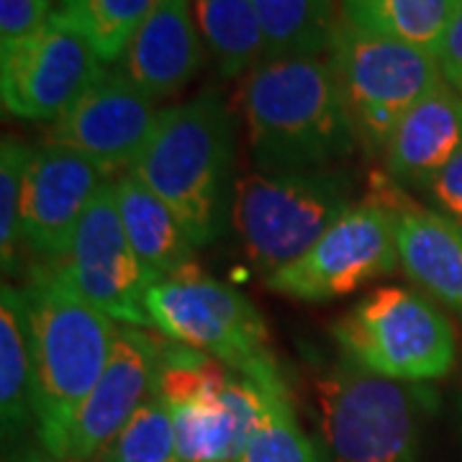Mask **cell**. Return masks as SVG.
Wrapping results in <instances>:
<instances>
[{
    "mask_svg": "<svg viewBox=\"0 0 462 462\" xmlns=\"http://www.w3.org/2000/svg\"><path fill=\"white\" fill-rule=\"evenodd\" d=\"M327 60L339 80L360 147L373 157L385 154L413 106L445 83L434 54L363 32L345 18Z\"/></svg>",
    "mask_w": 462,
    "mask_h": 462,
    "instance_id": "obj_8",
    "label": "cell"
},
{
    "mask_svg": "<svg viewBox=\"0 0 462 462\" xmlns=\"http://www.w3.org/2000/svg\"><path fill=\"white\" fill-rule=\"evenodd\" d=\"M111 175L75 149L44 142L33 147L23 185V245L44 263L65 260L85 211Z\"/></svg>",
    "mask_w": 462,
    "mask_h": 462,
    "instance_id": "obj_14",
    "label": "cell"
},
{
    "mask_svg": "<svg viewBox=\"0 0 462 462\" xmlns=\"http://www.w3.org/2000/svg\"><path fill=\"white\" fill-rule=\"evenodd\" d=\"M33 147L18 136H3L0 147V260L3 273H14L18 247L23 242L21 214H23V185L32 162Z\"/></svg>",
    "mask_w": 462,
    "mask_h": 462,
    "instance_id": "obj_27",
    "label": "cell"
},
{
    "mask_svg": "<svg viewBox=\"0 0 462 462\" xmlns=\"http://www.w3.org/2000/svg\"><path fill=\"white\" fill-rule=\"evenodd\" d=\"M165 339L142 327H118L111 360L67 431L65 460L100 457L139 406L157 393ZM62 460V462H65Z\"/></svg>",
    "mask_w": 462,
    "mask_h": 462,
    "instance_id": "obj_15",
    "label": "cell"
},
{
    "mask_svg": "<svg viewBox=\"0 0 462 462\" xmlns=\"http://www.w3.org/2000/svg\"><path fill=\"white\" fill-rule=\"evenodd\" d=\"M67 278L103 314L124 327L149 329L147 296L154 278L136 257L116 200V180L103 185L75 231L72 247L60 260Z\"/></svg>",
    "mask_w": 462,
    "mask_h": 462,
    "instance_id": "obj_12",
    "label": "cell"
},
{
    "mask_svg": "<svg viewBox=\"0 0 462 462\" xmlns=\"http://www.w3.org/2000/svg\"><path fill=\"white\" fill-rule=\"evenodd\" d=\"M424 196L430 199L434 211L462 224V149L452 157V162L430 182Z\"/></svg>",
    "mask_w": 462,
    "mask_h": 462,
    "instance_id": "obj_29",
    "label": "cell"
},
{
    "mask_svg": "<svg viewBox=\"0 0 462 462\" xmlns=\"http://www.w3.org/2000/svg\"><path fill=\"white\" fill-rule=\"evenodd\" d=\"M462 149V96L442 83L413 106L385 149V172L401 190H427Z\"/></svg>",
    "mask_w": 462,
    "mask_h": 462,
    "instance_id": "obj_18",
    "label": "cell"
},
{
    "mask_svg": "<svg viewBox=\"0 0 462 462\" xmlns=\"http://www.w3.org/2000/svg\"><path fill=\"white\" fill-rule=\"evenodd\" d=\"M398 263L393 206L373 188L300 260L264 278L278 296L327 303L393 275Z\"/></svg>",
    "mask_w": 462,
    "mask_h": 462,
    "instance_id": "obj_9",
    "label": "cell"
},
{
    "mask_svg": "<svg viewBox=\"0 0 462 462\" xmlns=\"http://www.w3.org/2000/svg\"><path fill=\"white\" fill-rule=\"evenodd\" d=\"M100 462H180L175 445V421L160 393L144 401L139 411L100 452Z\"/></svg>",
    "mask_w": 462,
    "mask_h": 462,
    "instance_id": "obj_25",
    "label": "cell"
},
{
    "mask_svg": "<svg viewBox=\"0 0 462 462\" xmlns=\"http://www.w3.org/2000/svg\"><path fill=\"white\" fill-rule=\"evenodd\" d=\"M62 3V8H69V5H78L80 0H60Z\"/></svg>",
    "mask_w": 462,
    "mask_h": 462,
    "instance_id": "obj_32",
    "label": "cell"
},
{
    "mask_svg": "<svg viewBox=\"0 0 462 462\" xmlns=\"http://www.w3.org/2000/svg\"><path fill=\"white\" fill-rule=\"evenodd\" d=\"M314 396L329 462H421L437 409L424 383L380 378L339 357L316 375Z\"/></svg>",
    "mask_w": 462,
    "mask_h": 462,
    "instance_id": "obj_4",
    "label": "cell"
},
{
    "mask_svg": "<svg viewBox=\"0 0 462 462\" xmlns=\"http://www.w3.org/2000/svg\"><path fill=\"white\" fill-rule=\"evenodd\" d=\"M0 424L3 445H21L36 430L33 413V339L23 288L3 282L0 293Z\"/></svg>",
    "mask_w": 462,
    "mask_h": 462,
    "instance_id": "obj_20",
    "label": "cell"
},
{
    "mask_svg": "<svg viewBox=\"0 0 462 462\" xmlns=\"http://www.w3.org/2000/svg\"><path fill=\"white\" fill-rule=\"evenodd\" d=\"M54 14L51 0H0V50L42 32Z\"/></svg>",
    "mask_w": 462,
    "mask_h": 462,
    "instance_id": "obj_28",
    "label": "cell"
},
{
    "mask_svg": "<svg viewBox=\"0 0 462 462\" xmlns=\"http://www.w3.org/2000/svg\"><path fill=\"white\" fill-rule=\"evenodd\" d=\"M396 214L398 263L409 281L462 319V224L419 206L396 182L380 188Z\"/></svg>",
    "mask_w": 462,
    "mask_h": 462,
    "instance_id": "obj_16",
    "label": "cell"
},
{
    "mask_svg": "<svg viewBox=\"0 0 462 462\" xmlns=\"http://www.w3.org/2000/svg\"><path fill=\"white\" fill-rule=\"evenodd\" d=\"M65 462H75V460H65Z\"/></svg>",
    "mask_w": 462,
    "mask_h": 462,
    "instance_id": "obj_34",
    "label": "cell"
},
{
    "mask_svg": "<svg viewBox=\"0 0 462 462\" xmlns=\"http://www.w3.org/2000/svg\"><path fill=\"white\" fill-rule=\"evenodd\" d=\"M234 118L221 90L206 88L196 98L162 108L147 147L132 172L178 216L193 247H208L231 224Z\"/></svg>",
    "mask_w": 462,
    "mask_h": 462,
    "instance_id": "obj_3",
    "label": "cell"
},
{
    "mask_svg": "<svg viewBox=\"0 0 462 462\" xmlns=\"http://www.w3.org/2000/svg\"><path fill=\"white\" fill-rule=\"evenodd\" d=\"M157 393L172 411L178 460L239 462L263 406L247 373L165 339Z\"/></svg>",
    "mask_w": 462,
    "mask_h": 462,
    "instance_id": "obj_7",
    "label": "cell"
},
{
    "mask_svg": "<svg viewBox=\"0 0 462 462\" xmlns=\"http://www.w3.org/2000/svg\"><path fill=\"white\" fill-rule=\"evenodd\" d=\"M23 296L33 339L36 437L62 462L67 431L111 360L118 327L80 296L60 263L33 267Z\"/></svg>",
    "mask_w": 462,
    "mask_h": 462,
    "instance_id": "obj_2",
    "label": "cell"
},
{
    "mask_svg": "<svg viewBox=\"0 0 462 462\" xmlns=\"http://www.w3.org/2000/svg\"><path fill=\"white\" fill-rule=\"evenodd\" d=\"M157 100L142 93L124 69H106L93 88L50 129L51 144L75 149L106 170H132L157 126Z\"/></svg>",
    "mask_w": 462,
    "mask_h": 462,
    "instance_id": "obj_13",
    "label": "cell"
},
{
    "mask_svg": "<svg viewBox=\"0 0 462 462\" xmlns=\"http://www.w3.org/2000/svg\"><path fill=\"white\" fill-rule=\"evenodd\" d=\"M254 172L329 170L360 147L327 57H282L254 67L242 88Z\"/></svg>",
    "mask_w": 462,
    "mask_h": 462,
    "instance_id": "obj_1",
    "label": "cell"
},
{
    "mask_svg": "<svg viewBox=\"0 0 462 462\" xmlns=\"http://www.w3.org/2000/svg\"><path fill=\"white\" fill-rule=\"evenodd\" d=\"M264 33V60L327 57L342 26L339 0H252Z\"/></svg>",
    "mask_w": 462,
    "mask_h": 462,
    "instance_id": "obj_22",
    "label": "cell"
},
{
    "mask_svg": "<svg viewBox=\"0 0 462 462\" xmlns=\"http://www.w3.org/2000/svg\"><path fill=\"white\" fill-rule=\"evenodd\" d=\"M342 357L373 375L401 383L445 378L455 367L457 339L430 296L383 285L331 324Z\"/></svg>",
    "mask_w": 462,
    "mask_h": 462,
    "instance_id": "obj_6",
    "label": "cell"
},
{
    "mask_svg": "<svg viewBox=\"0 0 462 462\" xmlns=\"http://www.w3.org/2000/svg\"><path fill=\"white\" fill-rule=\"evenodd\" d=\"M342 170L249 172L236 182L231 226L263 278L300 260L352 208Z\"/></svg>",
    "mask_w": 462,
    "mask_h": 462,
    "instance_id": "obj_5",
    "label": "cell"
},
{
    "mask_svg": "<svg viewBox=\"0 0 462 462\" xmlns=\"http://www.w3.org/2000/svg\"><path fill=\"white\" fill-rule=\"evenodd\" d=\"M437 62L442 67L445 83L462 96V8H457V14L447 29L442 47L437 51Z\"/></svg>",
    "mask_w": 462,
    "mask_h": 462,
    "instance_id": "obj_30",
    "label": "cell"
},
{
    "mask_svg": "<svg viewBox=\"0 0 462 462\" xmlns=\"http://www.w3.org/2000/svg\"><path fill=\"white\" fill-rule=\"evenodd\" d=\"M200 39L224 78H239L264 62L267 47L252 0H193Z\"/></svg>",
    "mask_w": 462,
    "mask_h": 462,
    "instance_id": "obj_24",
    "label": "cell"
},
{
    "mask_svg": "<svg viewBox=\"0 0 462 462\" xmlns=\"http://www.w3.org/2000/svg\"><path fill=\"white\" fill-rule=\"evenodd\" d=\"M242 373L257 385L263 406L239 462H321L314 442L298 427L293 398L273 355L247 365Z\"/></svg>",
    "mask_w": 462,
    "mask_h": 462,
    "instance_id": "obj_21",
    "label": "cell"
},
{
    "mask_svg": "<svg viewBox=\"0 0 462 462\" xmlns=\"http://www.w3.org/2000/svg\"><path fill=\"white\" fill-rule=\"evenodd\" d=\"M339 5L346 23L434 57L460 8L457 0H339Z\"/></svg>",
    "mask_w": 462,
    "mask_h": 462,
    "instance_id": "obj_23",
    "label": "cell"
},
{
    "mask_svg": "<svg viewBox=\"0 0 462 462\" xmlns=\"http://www.w3.org/2000/svg\"><path fill=\"white\" fill-rule=\"evenodd\" d=\"M147 311L152 329L234 370L270 357L267 324L257 306L226 282L203 275L199 264L154 282Z\"/></svg>",
    "mask_w": 462,
    "mask_h": 462,
    "instance_id": "obj_10",
    "label": "cell"
},
{
    "mask_svg": "<svg viewBox=\"0 0 462 462\" xmlns=\"http://www.w3.org/2000/svg\"><path fill=\"white\" fill-rule=\"evenodd\" d=\"M3 462H60L57 457H51L50 452L42 445H32V442H23V445L11 447L5 449V457Z\"/></svg>",
    "mask_w": 462,
    "mask_h": 462,
    "instance_id": "obj_31",
    "label": "cell"
},
{
    "mask_svg": "<svg viewBox=\"0 0 462 462\" xmlns=\"http://www.w3.org/2000/svg\"><path fill=\"white\" fill-rule=\"evenodd\" d=\"M457 5H460V8H462V0H457Z\"/></svg>",
    "mask_w": 462,
    "mask_h": 462,
    "instance_id": "obj_33",
    "label": "cell"
},
{
    "mask_svg": "<svg viewBox=\"0 0 462 462\" xmlns=\"http://www.w3.org/2000/svg\"><path fill=\"white\" fill-rule=\"evenodd\" d=\"M106 62L83 29L57 11L29 39L0 50L3 108L29 121H57L106 72Z\"/></svg>",
    "mask_w": 462,
    "mask_h": 462,
    "instance_id": "obj_11",
    "label": "cell"
},
{
    "mask_svg": "<svg viewBox=\"0 0 462 462\" xmlns=\"http://www.w3.org/2000/svg\"><path fill=\"white\" fill-rule=\"evenodd\" d=\"M157 0H80L62 8L93 42L103 62H118Z\"/></svg>",
    "mask_w": 462,
    "mask_h": 462,
    "instance_id": "obj_26",
    "label": "cell"
},
{
    "mask_svg": "<svg viewBox=\"0 0 462 462\" xmlns=\"http://www.w3.org/2000/svg\"><path fill=\"white\" fill-rule=\"evenodd\" d=\"M206 60L193 0H157L136 29L124 57V75L152 100L180 93L196 80Z\"/></svg>",
    "mask_w": 462,
    "mask_h": 462,
    "instance_id": "obj_17",
    "label": "cell"
},
{
    "mask_svg": "<svg viewBox=\"0 0 462 462\" xmlns=\"http://www.w3.org/2000/svg\"><path fill=\"white\" fill-rule=\"evenodd\" d=\"M116 200L134 252L154 281H167L196 267V247L178 216L132 170L116 178Z\"/></svg>",
    "mask_w": 462,
    "mask_h": 462,
    "instance_id": "obj_19",
    "label": "cell"
}]
</instances>
